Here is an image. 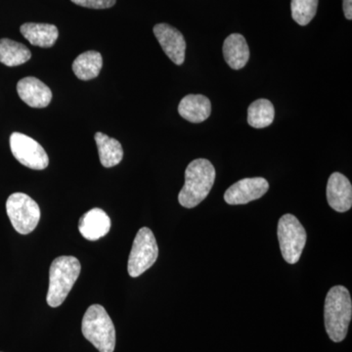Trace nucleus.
Segmentation results:
<instances>
[{"instance_id": "1", "label": "nucleus", "mask_w": 352, "mask_h": 352, "mask_svg": "<svg viewBox=\"0 0 352 352\" xmlns=\"http://www.w3.org/2000/svg\"><path fill=\"white\" fill-rule=\"evenodd\" d=\"M352 317V302L349 289L344 286L330 289L324 305V321L329 338L333 342L346 339Z\"/></svg>"}, {"instance_id": "2", "label": "nucleus", "mask_w": 352, "mask_h": 352, "mask_svg": "<svg viewBox=\"0 0 352 352\" xmlns=\"http://www.w3.org/2000/svg\"><path fill=\"white\" fill-rule=\"evenodd\" d=\"M215 170L208 160L191 162L185 171V184L178 195L182 207L193 208L207 198L214 184Z\"/></svg>"}, {"instance_id": "3", "label": "nucleus", "mask_w": 352, "mask_h": 352, "mask_svg": "<svg viewBox=\"0 0 352 352\" xmlns=\"http://www.w3.org/2000/svg\"><path fill=\"white\" fill-rule=\"evenodd\" d=\"M82 266L75 256H59L51 263L50 270V288H48V305L58 307L62 305L73 289L80 274Z\"/></svg>"}, {"instance_id": "4", "label": "nucleus", "mask_w": 352, "mask_h": 352, "mask_svg": "<svg viewBox=\"0 0 352 352\" xmlns=\"http://www.w3.org/2000/svg\"><path fill=\"white\" fill-rule=\"evenodd\" d=\"M82 331L88 342L100 352H113L116 330L111 317L100 305L88 307L82 318Z\"/></svg>"}, {"instance_id": "5", "label": "nucleus", "mask_w": 352, "mask_h": 352, "mask_svg": "<svg viewBox=\"0 0 352 352\" xmlns=\"http://www.w3.org/2000/svg\"><path fill=\"white\" fill-rule=\"evenodd\" d=\"M278 240L286 263L296 264L307 244V231L295 215L285 214L278 222Z\"/></svg>"}, {"instance_id": "6", "label": "nucleus", "mask_w": 352, "mask_h": 352, "mask_svg": "<svg viewBox=\"0 0 352 352\" xmlns=\"http://www.w3.org/2000/svg\"><path fill=\"white\" fill-rule=\"evenodd\" d=\"M6 212L14 229L22 235L32 232L41 219V208L38 204L24 193H14L9 196Z\"/></svg>"}, {"instance_id": "7", "label": "nucleus", "mask_w": 352, "mask_h": 352, "mask_svg": "<svg viewBox=\"0 0 352 352\" xmlns=\"http://www.w3.org/2000/svg\"><path fill=\"white\" fill-rule=\"evenodd\" d=\"M157 256L159 248L154 234L148 227H142L136 234L129 254V274L133 278L140 276L156 263Z\"/></svg>"}, {"instance_id": "8", "label": "nucleus", "mask_w": 352, "mask_h": 352, "mask_svg": "<svg viewBox=\"0 0 352 352\" xmlns=\"http://www.w3.org/2000/svg\"><path fill=\"white\" fill-rule=\"evenodd\" d=\"M10 148L15 159L32 170H44L50 164L43 146L25 134L14 132L10 136Z\"/></svg>"}, {"instance_id": "9", "label": "nucleus", "mask_w": 352, "mask_h": 352, "mask_svg": "<svg viewBox=\"0 0 352 352\" xmlns=\"http://www.w3.org/2000/svg\"><path fill=\"white\" fill-rule=\"evenodd\" d=\"M268 189L270 184L263 177L244 178L226 190L224 200L228 205H245L261 199Z\"/></svg>"}, {"instance_id": "10", "label": "nucleus", "mask_w": 352, "mask_h": 352, "mask_svg": "<svg viewBox=\"0 0 352 352\" xmlns=\"http://www.w3.org/2000/svg\"><path fill=\"white\" fill-rule=\"evenodd\" d=\"M154 34L166 56L176 65H182L185 60L186 43L182 32L168 24H157Z\"/></svg>"}, {"instance_id": "11", "label": "nucleus", "mask_w": 352, "mask_h": 352, "mask_svg": "<svg viewBox=\"0 0 352 352\" xmlns=\"http://www.w3.org/2000/svg\"><path fill=\"white\" fill-rule=\"evenodd\" d=\"M329 206L338 212H349L352 207V186L346 176L340 173L331 175L327 184Z\"/></svg>"}, {"instance_id": "12", "label": "nucleus", "mask_w": 352, "mask_h": 352, "mask_svg": "<svg viewBox=\"0 0 352 352\" xmlns=\"http://www.w3.org/2000/svg\"><path fill=\"white\" fill-rule=\"evenodd\" d=\"M20 98L32 108H45L52 99L50 88L34 76L22 78L17 85Z\"/></svg>"}, {"instance_id": "13", "label": "nucleus", "mask_w": 352, "mask_h": 352, "mask_svg": "<svg viewBox=\"0 0 352 352\" xmlns=\"http://www.w3.org/2000/svg\"><path fill=\"white\" fill-rule=\"evenodd\" d=\"M111 229V219L101 208L88 210L80 217L78 230L88 241H97L107 235Z\"/></svg>"}, {"instance_id": "14", "label": "nucleus", "mask_w": 352, "mask_h": 352, "mask_svg": "<svg viewBox=\"0 0 352 352\" xmlns=\"http://www.w3.org/2000/svg\"><path fill=\"white\" fill-rule=\"evenodd\" d=\"M178 113L183 119L193 124H200L208 119L212 104L208 97L201 94H189L180 101Z\"/></svg>"}, {"instance_id": "15", "label": "nucleus", "mask_w": 352, "mask_h": 352, "mask_svg": "<svg viewBox=\"0 0 352 352\" xmlns=\"http://www.w3.org/2000/svg\"><path fill=\"white\" fill-rule=\"evenodd\" d=\"M222 50H223L224 59L231 69H243L249 61V46L242 34H230L224 41Z\"/></svg>"}, {"instance_id": "16", "label": "nucleus", "mask_w": 352, "mask_h": 352, "mask_svg": "<svg viewBox=\"0 0 352 352\" xmlns=\"http://www.w3.org/2000/svg\"><path fill=\"white\" fill-rule=\"evenodd\" d=\"M20 31L32 45L43 48L52 47L59 36L56 25L51 24L25 23L21 25Z\"/></svg>"}, {"instance_id": "17", "label": "nucleus", "mask_w": 352, "mask_h": 352, "mask_svg": "<svg viewBox=\"0 0 352 352\" xmlns=\"http://www.w3.org/2000/svg\"><path fill=\"white\" fill-rule=\"evenodd\" d=\"M95 141L98 147L99 159L104 168H113L122 162L124 150L117 139L109 138L102 132H96Z\"/></svg>"}, {"instance_id": "18", "label": "nucleus", "mask_w": 352, "mask_h": 352, "mask_svg": "<svg viewBox=\"0 0 352 352\" xmlns=\"http://www.w3.org/2000/svg\"><path fill=\"white\" fill-rule=\"evenodd\" d=\"M103 66V59L97 51H87L78 56L73 63V71L76 78L90 80L98 76Z\"/></svg>"}, {"instance_id": "19", "label": "nucleus", "mask_w": 352, "mask_h": 352, "mask_svg": "<svg viewBox=\"0 0 352 352\" xmlns=\"http://www.w3.org/2000/svg\"><path fill=\"white\" fill-rule=\"evenodd\" d=\"M31 57V51L24 44L9 38L0 39V63L8 67L20 66Z\"/></svg>"}, {"instance_id": "20", "label": "nucleus", "mask_w": 352, "mask_h": 352, "mask_svg": "<svg viewBox=\"0 0 352 352\" xmlns=\"http://www.w3.org/2000/svg\"><path fill=\"white\" fill-rule=\"evenodd\" d=\"M274 117V106L267 99H258L252 102L248 109V122L254 129L270 126Z\"/></svg>"}, {"instance_id": "21", "label": "nucleus", "mask_w": 352, "mask_h": 352, "mask_svg": "<svg viewBox=\"0 0 352 352\" xmlns=\"http://www.w3.org/2000/svg\"><path fill=\"white\" fill-rule=\"evenodd\" d=\"M318 0H292V17L300 25H307L316 14Z\"/></svg>"}, {"instance_id": "22", "label": "nucleus", "mask_w": 352, "mask_h": 352, "mask_svg": "<svg viewBox=\"0 0 352 352\" xmlns=\"http://www.w3.org/2000/svg\"><path fill=\"white\" fill-rule=\"evenodd\" d=\"M72 2L87 8L106 9L115 6L116 0H71Z\"/></svg>"}, {"instance_id": "23", "label": "nucleus", "mask_w": 352, "mask_h": 352, "mask_svg": "<svg viewBox=\"0 0 352 352\" xmlns=\"http://www.w3.org/2000/svg\"><path fill=\"white\" fill-rule=\"evenodd\" d=\"M344 16L347 20L352 19V0H342Z\"/></svg>"}]
</instances>
